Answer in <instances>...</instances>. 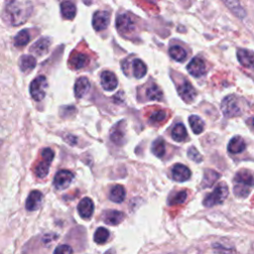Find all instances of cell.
<instances>
[{"label":"cell","instance_id":"cell-1","mask_svg":"<svg viewBox=\"0 0 254 254\" xmlns=\"http://www.w3.org/2000/svg\"><path fill=\"white\" fill-rule=\"evenodd\" d=\"M4 12L7 22L11 26H20L24 24L29 18L32 12V7L24 1L11 0L6 4Z\"/></svg>","mask_w":254,"mask_h":254},{"label":"cell","instance_id":"cell-2","mask_svg":"<svg viewBox=\"0 0 254 254\" xmlns=\"http://www.w3.org/2000/svg\"><path fill=\"white\" fill-rule=\"evenodd\" d=\"M235 193L238 197L245 198L249 194V188L254 185V177L247 170H241L235 177Z\"/></svg>","mask_w":254,"mask_h":254},{"label":"cell","instance_id":"cell-3","mask_svg":"<svg viewBox=\"0 0 254 254\" xmlns=\"http://www.w3.org/2000/svg\"><path fill=\"white\" fill-rule=\"evenodd\" d=\"M42 160L36 165L35 168V174L37 175L38 178H45L50 170V165L55 157L54 151L51 148H45V149L42 150L41 153Z\"/></svg>","mask_w":254,"mask_h":254},{"label":"cell","instance_id":"cell-4","mask_svg":"<svg viewBox=\"0 0 254 254\" xmlns=\"http://www.w3.org/2000/svg\"><path fill=\"white\" fill-rule=\"evenodd\" d=\"M228 196V188L224 183H221L213 193L208 194L204 200L205 206H215L217 205L222 204Z\"/></svg>","mask_w":254,"mask_h":254},{"label":"cell","instance_id":"cell-5","mask_svg":"<svg viewBox=\"0 0 254 254\" xmlns=\"http://www.w3.org/2000/svg\"><path fill=\"white\" fill-rule=\"evenodd\" d=\"M48 81L46 77L39 76L35 78L30 84V95L36 101H41L46 96Z\"/></svg>","mask_w":254,"mask_h":254},{"label":"cell","instance_id":"cell-6","mask_svg":"<svg viewBox=\"0 0 254 254\" xmlns=\"http://www.w3.org/2000/svg\"><path fill=\"white\" fill-rule=\"evenodd\" d=\"M222 113L227 117H234L239 115L241 112V109L238 96L230 95L224 97V99L222 102Z\"/></svg>","mask_w":254,"mask_h":254},{"label":"cell","instance_id":"cell-7","mask_svg":"<svg viewBox=\"0 0 254 254\" xmlns=\"http://www.w3.org/2000/svg\"><path fill=\"white\" fill-rule=\"evenodd\" d=\"M74 178L75 176L71 171L61 170L56 174L54 178V187L59 190H66L72 184Z\"/></svg>","mask_w":254,"mask_h":254},{"label":"cell","instance_id":"cell-8","mask_svg":"<svg viewBox=\"0 0 254 254\" xmlns=\"http://www.w3.org/2000/svg\"><path fill=\"white\" fill-rule=\"evenodd\" d=\"M111 14L108 11H97L93 17V26L95 31H102L110 25Z\"/></svg>","mask_w":254,"mask_h":254},{"label":"cell","instance_id":"cell-9","mask_svg":"<svg viewBox=\"0 0 254 254\" xmlns=\"http://www.w3.org/2000/svg\"><path fill=\"white\" fill-rule=\"evenodd\" d=\"M95 211V205L92 199L83 198L78 205V213L83 220H90Z\"/></svg>","mask_w":254,"mask_h":254},{"label":"cell","instance_id":"cell-10","mask_svg":"<svg viewBox=\"0 0 254 254\" xmlns=\"http://www.w3.org/2000/svg\"><path fill=\"white\" fill-rule=\"evenodd\" d=\"M187 70L189 74L192 75L193 77H196V78L202 77L203 75L206 74V63L202 58L196 57L188 64Z\"/></svg>","mask_w":254,"mask_h":254},{"label":"cell","instance_id":"cell-11","mask_svg":"<svg viewBox=\"0 0 254 254\" xmlns=\"http://www.w3.org/2000/svg\"><path fill=\"white\" fill-rule=\"evenodd\" d=\"M116 28L119 33L127 34L134 30L135 24L128 14H121L116 19Z\"/></svg>","mask_w":254,"mask_h":254},{"label":"cell","instance_id":"cell-12","mask_svg":"<svg viewBox=\"0 0 254 254\" xmlns=\"http://www.w3.org/2000/svg\"><path fill=\"white\" fill-rule=\"evenodd\" d=\"M100 81H101L102 89L107 92H112L118 86V80L116 76L110 71H104L101 74Z\"/></svg>","mask_w":254,"mask_h":254},{"label":"cell","instance_id":"cell-13","mask_svg":"<svg viewBox=\"0 0 254 254\" xmlns=\"http://www.w3.org/2000/svg\"><path fill=\"white\" fill-rule=\"evenodd\" d=\"M125 121L121 120L116 123L111 130V140L116 145H122L125 139Z\"/></svg>","mask_w":254,"mask_h":254},{"label":"cell","instance_id":"cell-14","mask_svg":"<svg viewBox=\"0 0 254 254\" xmlns=\"http://www.w3.org/2000/svg\"><path fill=\"white\" fill-rule=\"evenodd\" d=\"M190 176H192L190 170L183 164H176L172 168V178L179 183L188 181L190 178Z\"/></svg>","mask_w":254,"mask_h":254},{"label":"cell","instance_id":"cell-15","mask_svg":"<svg viewBox=\"0 0 254 254\" xmlns=\"http://www.w3.org/2000/svg\"><path fill=\"white\" fill-rule=\"evenodd\" d=\"M178 94L184 101L189 103L192 102L197 95L196 90L189 81H185L183 84H181L178 88Z\"/></svg>","mask_w":254,"mask_h":254},{"label":"cell","instance_id":"cell-16","mask_svg":"<svg viewBox=\"0 0 254 254\" xmlns=\"http://www.w3.org/2000/svg\"><path fill=\"white\" fill-rule=\"evenodd\" d=\"M91 89V82L88 78L81 77L77 79L75 83V95L77 98H82L86 95Z\"/></svg>","mask_w":254,"mask_h":254},{"label":"cell","instance_id":"cell-17","mask_svg":"<svg viewBox=\"0 0 254 254\" xmlns=\"http://www.w3.org/2000/svg\"><path fill=\"white\" fill-rule=\"evenodd\" d=\"M103 222L110 225H117L124 220V214L119 210L110 209L103 213Z\"/></svg>","mask_w":254,"mask_h":254},{"label":"cell","instance_id":"cell-18","mask_svg":"<svg viewBox=\"0 0 254 254\" xmlns=\"http://www.w3.org/2000/svg\"><path fill=\"white\" fill-rule=\"evenodd\" d=\"M222 2L238 18L242 20L246 17V11L241 5L240 0H222Z\"/></svg>","mask_w":254,"mask_h":254},{"label":"cell","instance_id":"cell-19","mask_svg":"<svg viewBox=\"0 0 254 254\" xmlns=\"http://www.w3.org/2000/svg\"><path fill=\"white\" fill-rule=\"evenodd\" d=\"M43 202V194L39 190H32L29 194L27 201H26V208L29 211H34L37 210Z\"/></svg>","mask_w":254,"mask_h":254},{"label":"cell","instance_id":"cell-20","mask_svg":"<svg viewBox=\"0 0 254 254\" xmlns=\"http://www.w3.org/2000/svg\"><path fill=\"white\" fill-rule=\"evenodd\" d=\"M238 60L245 68H254V52L247 49L238 51Z\"/></svg>","mask_w":254,"mask_h":254},{"label":"cell","instance_id":"cell-21","mask_svg":"<svg viewBox=\"0 0 254 254\" xmlns=\"http://www.w3.org/2000/svg\"><path fill=\"white\" fill-rule=\"evenodd\" d=\"M51 45V40L47 37L41 38L32 46L31 52L37 56H43L48 53Z\"/></svg>","mask_w":254,"mask_h":254},{"label":"cell","instance_id":"cell-22","mask_svg":"<svg viewBox=\"0 0 254 254\" xmlns=\"http://www.w3.org/2000/svg\"><path fill=\"white\" fill-rule=\"evenodd\" d=\"M36 59L31 55H24L21 56L19 59V68L21 72L25 74L31 72L36 67Z\"/></svg>","mask_w":254,"mask_h":254},{"label":"cell","instance_id":"cell-23","mask_svg":"<svg viewBox=\"0 0 254 254\" xmlns=\"http://www.w3.org/2000/svg\"><path fill=\"white\" fill-rule=\"evenodd\" d=\"M89 64V57L82 53H74L70 58V65L73 69L79 70L86 67Z\"/></svg>","mask_w":254,"mask_h":254},{"label":"cell","instance_id":"cell-24","mask_svg":"<svg viewBox=\"0 0 254 254\" xmlns=\"http://www.w3.org/2000/svg\"><path fill=\"white\" fill-rule=\"evenodd\" d=\"M245 141L240 136H235L229 141L227 149L231 154H239L245 150Z\"/></svg>","mask_w":254,"mask_h":254},{"label":"cell","instance_id":"cell-25","mask_svg":"<svg viewBox=\"0 0 254 254\" xmlns=\"http://www.w3.org/2000/svg\"><path fill=\"white\" fill-rule=\"evenodd\" d=\"M62 16L67 20H73L77 14V7L71 1H64L61 3Z\"/></svg>","mask_w":254,"mask_h":254},{"label":"cell","instance_id":"cell-26","mask_svg":"<svg viewBox=\"0 0 254 254\" xmlns=\"http://www.w3.org/2000/svg\"><path fill=\"white\" fill-rule=\"evenodd\" d=\"M125 196H126L125 189L121 185H115L111 190L110 199L113 203H117V204L122 203L124 201V199H125Z\"/></svg>","mask_w":254,"mask_h":254},{"label":"cell","instance_id":"cell-27","mask_svg":"<svg viewBox=\"0 0 254 254\" xmlns=\"http://www.w3.org/2000/svg\"><path fill=\"white\" fill-rule=\"evenodd\" d=\"M220 178V174L214 170H206L204 174V179L202 182L203 188H209L213 186Z\"/></svg>","mask_w":254,"mask_h":254},{"label":"cell","instance_id":"cell-28","mask_svg":"<svg viewBox=\"0 0 254 254\" xmlns=\"http://www.w3.org/2000/svg\"><path fill=\"white\" fill-rule=\"evenodd\" d=\"M190 126L195 134H201L205 129V122L198 115H192L189 118Z\"/></svg>","mask_w":254,"mask_h":254},{"label":"cell","instance_id":"cell-29","mask_svg":"<svg viewBox=\"0 0 254 254\" xmlns=\"http://www.w3.org/2000/svg\"><path fill=\"white\" fill-rule=\"evenodd\" d=\"M30 33L28 30H21L14 38V45L16 47H24L30 42Z\"/></svg>","mask_w":254,"mask_h":254},{"label":"cell","instance_id":"cell-30","mask_svg":"<svg viewBox=\"0 0 254 254\" xmlns=\"http://www.w3.org/2000/svg\"><path fill=\"white\" fill-rule=\"evenodd\" d=\"M187 130L184 124L178 123L174 126V128L172 130V138L177 141V142H182L187 138Z\"/></svg>","mask_w":254,"mask_h":254},{"label":"cell","instance_id":"cell-31","mask_svg":"<svg viewBox=\"0 0 254 254\" xmlns=\"http://www.w3.org/2000/svg\"><path fill=\"white\" fill-rule=\"evenodd\" d=\"M110 238V231L104 227H98L94 236L95 242L97 244H104Z\"/></svg>","mask_w":254,"mask_h":254},{"label":"cell","instance_id":"cell-32","mask_svg":"<svg viewBox=\"0 0 254 254\" xmlns=\"http://www.w3.org/2000/svg\"><path fill=\"white\" fill-rule=\"evenodd\" d=\"M132 66H133V74L136 79H141L146 75L147 67L141 60L135 59L132 63Z\"/></svg>","mask_w":254,"mask_h":254},{"label":"cell","instance_id":"cell-33","mask_svg":"<svg viewBox=\"0 0 254 254\" xmlns=\"http://www.w3.org/2000/svg\"><path fill=\"white\" fill-rule=\"evenodd\" d=\"M165 151H166V147H165V141L162 138H158L157 140H155L152 144V152L153 154L158 157V158H162L165 155Z\"/></svg>","mask_w":254,"mask_h":254},{"label":"cell","instance_id":"cell-34","mask_svg":"<svg viewBox=\"0 0 254 254\" xmlns=\"http://www.w3.org/2000/svg\"><path fill=\"white\" fill-rule=\"evenodd\" d=\"M146 95L148 99H150V100H161L163 94L157 84H152V86H150L147 89Z\"/></svg>","mask_w":254,"mask_h":254},{"label":"cell","instance_id":"cell-35","mask_svg":"<svg viewBox=\"0 0 254 254\" xmlns=\"http://www.w3.org/2000/svg\"><path fill=\"white\" fill-rule=\"evenodd\" d=\"M169 54H170L171 58L175 61H178V62H182L186 59L187 57V53L186 51L180 47V46H173L170 48V50H169Z\"/></svg>","mask_w":254,"mask_h":254},{"label":"cell","instance_id":"cell-36","mask_svg":"<svg viewBox=\"0 0 254 254\" xmlns=\"http://www.w3.org/2000/svg\"><path fill=\"white\" fill-rule=\"evenodd\" d=\"M187 192L186 190H181V192H178L176 193L174 196H172L170 198V201H169V204H170L171 206H176V205H181L183 204L186 199H187Z\"/></svg>","mask_w":254,"mask_h":254},{"label":"cell","instance_id":"cell-37","mask_svg":"<svg viewBox=\"0 0 254 254\" xmlns=\"http://www.w3.org/2000/svg\"><path fill=\"white\" fill-rule=\"evenodd\" d=\"M188 156L190 160H193L197 163H201L203 161V156L200 154V152L197 150V148L190 147V149L188 150Z\"/></svg>","mask_w":254,"mask_h":254},{"label":"cell","instance_id":"cell-38","mask_svg":"<svg viewBox=\"0 0 254 254\" xmlns=\"http://www.w3.org/2000/svg\"><path fill=\"white\" fill-rule=\"evenodd\" d=\"M167 115L166 112L163 111H157L155 112H153L150 116V120L154 123H161L166 119Z\"/></svg>","mask_w":254,"mask_h":254},{"label":"cell","instance_id":"cell-39","mask_svg":"<svg viewBox=\"0 0 254 254\" xmlns=\"http://www.w3.org/2000/svg\"><path fill=\"white\" fill-rule=\"evenodd\" d=\"M54 254H73V249L71 246L64 244V245H59L55 251Z\"/></svg>","mask_w":254,"mask_h":254},{"label":"cell","instance_id":"cell-40","mask_svg":"<svg viewBox=\"0 0 254 254\" xmlns=\"http://www.w3.org/2000/svg\"><path fill=\"white\" fill-rule=\"evenodd\" d=\"M66 141H67L69 144H71V145H75V144L77 143V138H76L75 136L70 135L68 138H66Z\"/></svg>","mask_w":254,"mask_h":254},{"label":"cell","instance_id":"cell-41","mask_svg":"<svg viewBox=\"0 0 254 254\" xmlns=\"http://www.w3.org/2000/svg\"><path fill=\"white\" fill-rule=\"evenodd\" d=\"M104 254H115V251H114V249H110V250H108L107 252H105Z\"/></svg>","mask_w":254,"mask_h":254},{"label":"cell","instance_id":"cell-42","mask_svg":"<svg viewBox=\"0 0 254 254\" xmlns=\"http://www.w3.org/2000/svg\"><path fill=\"white\" fill-rule=\"evenodd\" d=\"M222 254H234V253H232L231 251H229L228 249H226V250H225V252H224V253H222Z\"/></svg>","mask_w":254,"mask_h":254},{"label":"cell","instance_id":"cell-43","mask_svg":"<svg viewBox=\"0 0 254 254\" xmlns=\"http://www.w3.org/2000/svg\"><path fill=\"white\" fill-rule=\"evenodd\" d=\"M1 144H2V141H1V140H0V146H1Z\"/></svg>","mask_w":254,"mask_h":254},{"label":"cell","instance_id":"cell-44","mask_svg":"<svg viewBox=\"0 0 254 254\" xmlns=\"http://www.w3.org/2000/svg\"><path fill=\"white\" fill-rule=\"evenodd\" d=\"M252 123H253V125H254V118H253V121H252Z\"/></svg>","mask_w":254,"mask_h":254}]
</instances>
